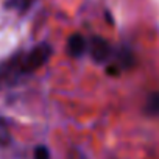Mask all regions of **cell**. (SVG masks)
I'll use <instances>...</instances> for the list:
<instances>
[{
  "label": "cell",
  "mask_w": 159,
  "mask_h": 159,
  "mask_svg": "<svg viewBox=\"0 0 159 159\" xmlns=\"http://www.w3.org/2000/svg\"><path fill=\"white\" fill-rule=\"evenodd\" d=\"M91 55L97 62H105L111 56V45L103 38H94L91 42Z\"/></svg>",
  "instance_id": "cell-2"
},
{
  "label": "cell",
  "mask_w": 159,
  "mask_h": 159,
  "mask_svg": "<svg viewBox=\"0 0 159 159\" xmlns=\"http://www.w3.org/2000/svg\"><path fill=\"white\" fill-rule=\"evenodd\" d=\"M143 109L148 116H159V92H151L147 97Z\"/></svg>",
  "instance_id": "cell-4"
},
{
  "label": "cell",
  "mask_w": 159,
  "mask_h": 159,
  "mask_svg": "<svg viewBox=\"0 0 159 159\" xmlns=\"http://www.w3.org/2000/svg\"><path fill=\"white\" fill-rule=\"evenodd\" d=\"M11 140V136H10V129L7 126V123L0 119V145H8Z\"/></svg>",
  "instance_id": "cell-5"
},
{
  "label": "cell",
  "mask_w": 159,
  "mask_h": 159,
  "mask_svg": "<svg viewBox=\"0 0 159 159\" xmlns=\"http://www.w3.org/2000/svg\"><path fill=\"white\" fill-rule=\"evenodd\" d=\"M17 2H19V3L24 7V5H30V3L33 2V0H17Z\"/></svg>",
  "instance_id": "cell-7"
},
{
  "label": "cell",
  "mask_w": 159,
  "mask_h": 159,
  "mask_svg": "<svg viewBox=\"0 0 159 159\" xmlns=\"http://www.w3.org/2000/svg\"><path fill=\"white\" fill-rule=\"evenodd\" d=\"M34 159H50V154H48V150L45 147H36L34 150Z\"/></svg>",
  "instance_id": "cell-6"
},
{
  "label": "cell",
  "mask_w": 159,
  "mask_h": 159,
  "mask_svg": "<svg viewBox=\"0 0 159 159\" xmlns=\"http://www.w3.org/2000/svg\"><path fill=\"white\" fill-rule=\"evenodd\" d=\"M52 55V47L45 42L36 45L31 52H28L22 59H20V72L24 73H30L33 70H38L39 67H42L48 58Z\"/></svg>",
  "instance_id": "cell-1"
},
{
  "label": "cell",
  "mask_w": 159,
  "mask_h": 159,
  "mask_svg": "<svg viewBox=\"0 0 159 159\" xmlns=\"http://www.w3.org/2000/svg\"><path fill=\"white\" fill-rule=\"evenodd\" d=\"M86 39L81 36V34H72L69 38V42H67V52L70 56H75V58H80L84 52H86Z\"/></svg>",
  "instance_id": "cell-3"
}]
</instances>
